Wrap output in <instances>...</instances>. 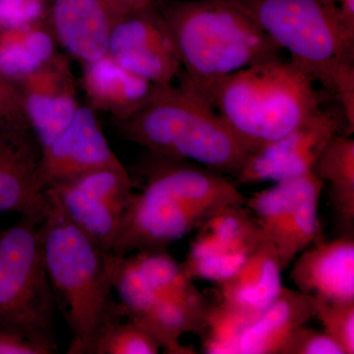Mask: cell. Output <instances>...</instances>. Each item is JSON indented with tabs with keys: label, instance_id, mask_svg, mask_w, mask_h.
<instances>
[{
	"label": "cell",
	"instance_id": "6da1fadb",
	"mask_svg": "<svg viewBox=\"0 0 354 354\" xmlns=\"http://www.w3.org/2000/svg\"><path fill=\"white\" fill-rule=\"evenodd\" d=\"M41 223L44 264L57 308L72 334L69 354H95L101 330L122 305L113 300L118 255L104 250L64 215L44 191Z\"/></svg>",
	"mask_w": 354,
	"mask_h": 354
},
{
	"label": "cell",
	"instance_id": "7a4b0ae2",
	"mask_svg": "<svg viewBox=\"0 0 354 354\" xmlns=\"http://www.w3.org/2000/svg\"><path fill=\"white\" fill-rule=\"evenodd\" d=\"M315 82L304 67L279 57L234 72L199 94L252 153L322 109Z\"/></svg>",
	"mask_w": 354,
	"mask_h": 354
},
{
	"label": "cell",
	"instance_id": "3957f363",
	"mask_svg": "<svg viewBox=\"0 0 354 354\" xmlns=\"http://www.w3.org/2000/svg\"><path fill=\"white\" fill-rule=\"evenodd\" d=\"M160 9L181 67L198 93L223 77L281 57V48L230 0H174Z\"/></svg>",
	"mask_w": 354,
	"mask_h": 354
},
{
	"label": "cell",
	"instance_id": "277c9868",
	"mask_svg": "<svg viewBox=\"0 0 354 354\" xmlns=\"http://www.w3.org/2000/svg\"><path fill=\"white\" fill-rule=\"evenodd\" d=\"M118 125L125 138L151 153L223 176L236 177L251 155L212 104L183 81L158 87L146 106Z\"/></svg>",
	"mask_w": 354,
	"mask_h": 354
},
{
	"label": "cell",
	"instance_id": "5b68a950",
	"mask_svg": "<svg viewBox=\"0 0 354 354\" xmlns=\"http://www.w3.org/2000/svg\"><path fill=\"white\" fill-rule=\"evenodd\" d=\"M335 95L354 83V30L333 0H230Z\"/></svg>",
	"mask_w": 354,
	"mask_h": 354
},
{
	"label": "cell",
	"instance_id": "8992f818",
	"mask_svg": "<svg viewBox=\"0 0 354 354\" xmlns=\"http://www.w3.org/2000/svg\"><path fill=\"white\" fill-rule=\"evenodd\" d=\"M38 208L0 230V330L24 335L55 353L57 305L44 264Z\"/></svg>",
	"mask_w": 354,
	"mask_h": 354
},
{
	"label": "cell",
	"instance_id": "52a82bcc",
	"mask_svg": "<svg viewBox=\"0 0 354 354\" xmlns=\"http://www.w3.org/2000/svg\"><path fill=\"white\" fill-rule=\"evenodd\" d=\"M212 213L147 177L143 190L133 194L121 216L113 253L127 256L139 251L167 250L171 243L197 230Z\"/></svg>",
	"mask_w": 354,
	"mask_h": 354
},
{
	"label": "cell",
	"instance_id": "ba28073f",
	"mask_svg": "<svg viewBox=\"0 0 354 354\" xmlns=\"http://www.w3.org/2000/svg\"><path fill=\"white\" fill-rule=\"evenodd\" d=\"M183 263L191 279L221 283L239 271L265 234L245 205H227L209 214L197 227Z\"/></svg>",
	"mask_w": 354,
	"mask_h": 354
},
{
	"label": "cell",
	"instance_id": "9c48e42d",
	"mask_svg": "<svg viewBox=\"0 0 354 354\" xmlns=\"http://www.w3.org/2000/svg\"><path fill=\"white\" fill-rule=\"evenodd\" d=\"M108 55L158 87L171 85L181 64L160 9L151 6L114 21Z\"/></svg>",
	"mask_w": 354,
	"mask_h": 354
},
{
	"label": "cell",
	"instance_id": "30bf717a",
	"mask_svg": "<svg viewBox=\"0 0 354 354\" xmlns=\"http://www.w3.org/2000/svg\"><path fill=\"white\" fill-rule=\"evenodd\" d=\"M342 123L337 113L321 109L286 136L251 153L235 177L237 183H279L310 174Z\"/></svg>",
	"mask_w": 354,
	"mask_h": 354
},
{
	"label": "cell",
	"instance_id": "8fae6325",
	"mask_svg": "<svg viewBox=\"0 0 354 354\" xmlns=\"http://www.w3.org/2000/svg\"><path fill=\"white\" fill-rule=\"evenodd\" d=\"M18 88L26 118L41 149L64 131L81 108L68 55L58 53Z\"/></svg>",
	"mask_w": 354,
	"mask_h": 354
},
{
	"label": "cell",
	"instance_id": "7c38bea8",
	"mask_svg": "<svg viewBox=\"0 0 354 354\" xmlns=\"http://www.w3.org/2000/svg\"><path fill=\"white\" fill-rule=\"evenodd\" d=\"M94 109L82 106L64 132L41 149L39 180L43 189L101 167H121Z\"/></svg>",
	"mask_w": 354,
	"mask_h": 354
},
{
	"label": "cell",
	"instance_id": "4fadbf2b",
	"mask_svg": "<svg viewBox=\"0 0 354 354\" xmlns=\"http://www.w3.org/2000/svg\"><path fill=\"white\" fill-rule=\"evenodd\" d=\"M293 262L290 279L300 292L328 301H354L353 235L318 239Z\"/></svg>",
	"mask_w": 354,
	"mask_h": 354
},
{
	"label": "cell",
	"instance_id": "5bb4252c",
	"mask_svg": "<svg viewBox=\"0 0 354 354\" xmlns=\"http://www.w3.org/2000/svg\"><path fill=\"white\" fill-rule=\"evenodd\" d=\"M114 21L104 0H50L48 22L58 46L81 65L108 53Z\"/></svg>",
	"mask_w": 354,
	"mask_h": 354
},
{
	"label": "cell",
	"instance_id": "9a60e30c",
	"mask_svg": "<svg viewBox=\"0 0 354 354\" xmlns=\"http://www.w3.org/2000/svg\"><path fill=\"white\" fill-rule=\"evenodd\" d=\"M80 83L88 106L111 114L118 122L141 111L158 88L130 73L108 53L82 64Z\"/></svg>",
	"mask_w": 354,
	"mask_h": 354
},
{
	"label": "cell",
	"instance_id": "2e32d148",
	"mask_svg": "<svg viewBox=\"0 0 354 354\" xmlns=\"http://www.w3.org/2000/svg\"><path fill=\"white\" fill-rule=\"evenodd\" d=\"M281 268L271 237L264 239L239 271L220 285L221 300L258 318L281 292Z\"/></svg>",
	"mask_w": 354,
	"mask_h": 354
},
{
	"label": "cell",
	"instance_id": "e0dca14e",
	"mask_svg": "<svg viewBox=\"0 0 354 354\" xmlns=\"http://www.w3.org/2000/svg\"><path fill=\"white\" fill-rule=\"evenodd\" d=\"M314 317L313 297L283 286L242 335L239 354H279L290 335Z\"/></svg>",
	"mask_w": 354,
	"mask_h": 354
},
{
	"label": "cell",
	"instance_id": "ac0fdd59",
	"mask_svg": "<svg viewBox=\"0 0 354 354\" xmlns=\"http://www.w3.org/2000/svg\"><path fill=\"white\" fill-rule=\"evenodd\" d=\"M39 158V145L0 143V213L24 214L43 204Z\"/></svg>",
	"mask_w": 354,
	"mask_h": 354
},
{
	"label": "cell",
	"instance_id": "d6986e66",
	"mask_svg": "<svg viewBox=\"0 0 354 354\" xmlns=\"http://www.w3.org/2000/svg\"><path fill=\"white\" fill-rule=\"evenodd\" d=\"M44 191L83 234L104 250L113 252L122 216L120 212L70 180L51 184Z\"/></svg>",
	"mask_w": 354,
	"mask_h": 354
},
{
	"label": "cell",
	"instance_id": "ffe728a7",
	"mask_svg": "<svg viewBox=\"0 0 354 354\" xmlns=\"http://www.w3.org/2000/svg\"><path fill=\"white\" fill-rule=\"evenodd\" d=\"M329 185V197L342 235L354 232V140L337 135L324 149L312 169Z\"/></svg>",
	"mask_w": 354,
	"mask_h": 354
},
{
	"label": "cell",
	"instance_id": "44dd1931",
	"mask_svg": "<svg viewBox=\"0 0 354 354\" xmlns=\"http://www.w3.org/2000/svg\"><path fill=\"white\" fill-rule=\"evenodd\" d=\"M149 285L160 297L188 304L204 301L193 285L183 264H178L167 250L139 251L132 256Z\"/></svg>",
	"mask_w": 354,
	"mask_h": 354
},
{
	"label": "cell",
	"instance_id": "7402d4cb",
	"mask_svg": "<svg viewBox=\"0 0 354 354\" xmlns=\"http://www.w3.org/2000/svg\"><path fill=\"white\" fill-rule=\"evenodd\" d=\"M255 317L221 301L205 308L201 330L203 351L208 354H239V344Z\"/></svg>",
	"mask_w": 354,
	"mask_h": 354
},
{
	"label": "cell",
	"instance_id": "603a6c76",
	"mask_svg": "<svg viewBox=\"0 0 354 354\" xmlns=\"http://www.w3.org/2000/svg\"><path fill=\"white\" fill-rule=\"evenodd\" d=\"M324 186L325 184L310 191L298 204L283 234L274 243L283 270L286 269L302 251L320 239L318 211Z\"/></svg>",
	"mask_w": 354,
	"mask_h": 354
},
{
	"label": "cell",
	"instance_id": "cb8c5ba5",
	"mask_svg": "<svg viewBox=\"0 0 354 354\" xmlns=\"http://www.w3.org/2000/svg\"><path fill=\"white\" fill-rule=\"evenodd\" d=\"M162 346L142 324L122 311L111 317L101 330L95 354H157Z\"/></svg>",
	"mask_w": 354,
	"mask_h": 354
},
{
	"label": "cell",
	"instance_id": "d4e9b609",
	"mask_svg": "<svg viewBox=\"0 0 354 354\" xmlns=\"http://www.w3.org/2000/svg\"><path fill=\"white\" fill-rule=\"evenodd\" d=\"M0 143L39 145L23 106L20 88L0 76Z\"/></svg>",
	"mask_w": 354,
	"mask_h": 354
},
{
	"label": "cell",
	"instance_id": "484cf974",
	"mask_svg": "<svg viewBox=\"0 0 354 354\" xmlns=\"http://www.w3.org/2000/svg\"><path fill=\"white\" fill-rule=\"evenodd\" d=\"M43 64L30 53L19 30L0 32V76L19 87Z\"/></svg>",
	"mask_w": 354,
	"mask_h": 354
},
{
	"label": "cell",
	"instance_id": "4316f807",
	"mask_svg": "<svg viewBox=\"0 0 354 354\" xmlns=\"http://www.w3.org/2000/svg\"><path fill=\"white\" fill-rule=\"evenodd\" d=\"M315 317L324 332L335 339L346 354L354 353V301L333 302L313 298Z\"/></svg>",
	"mask_w": 354,
	"mask_h": 354
},
{
	"label": "cell",
	"instance_id": "83f0119b",
	"mask_svg": "<svg viewBox=\"0 0 354 354\" xmlns=\"http://www.w3.org/2000/svg\"><path fill=\"white\" fill-rule=\"evenodd\" d=\"M50 0H0V32L48 19Z\"/></svg>",
	"mask_w": 354,
	"mask_h": 354
},
{
	"label": "cell",
	"instance_id": "f1b7e54d",
	"mask_svg": "<svg viewBox=\"0 0 354 354\" xmlns=\"http://www.w3.org/2000/svg\"><path fill=\"white\" fill-rule=\"evenodd\" d=\"M279 354H346L335 339L325 332L299 328L290 335Z\"/></svg>",
	"mask_w": 354,
	"mask_h": 354
},
{
	"label": "cell",
	"instance_id": "f546056e",
	"mask_svg": "<svg viewBox=\"0 0 354 354\" xmlns=\"http://www.w3.org/2000/svg\"><path fill=\"white\" fill-rule=\"evenodd\" d=\"M53 351L24 335L0 330V354H51Z\"/></svg>",
	"mask_w": 354,
	"mask_h": 354
},
{
	"label": "cell",
	"instance_id": "4dcf8cb0",
	"mask_svg": "<svg viewBox=\"0 0 354 354\" xmlns=\"http://www.w3.org/2000/svg\"><path fill=\"white\" fill-rule=\"evenodd\" d=\"M116 19L153 6V0H104Z\"/></svg>",
	"mask_w": 354,
	"mask_h": 354
},
{
	"label": "cell",
	"instance_id": "1f68e13d",
	"mask_svg": "<svg viewBox=\"0 0 354 354\" xmlns=\"http://www.w3.org/2000/svg\"><path fill=\"white\" fill-rule=\"evenodd\" d=\"M342 21L354 30V0H335Z\"/></svg>",
	"mask_w": 354,
	"mask_h": 354
},
{
	"label": "cell",
	"instance_id": "d6a6232c",
	"mask_svg": "<svg viewBox=\"0 0 354 354\" xmlns=\"http://www.w3.org/2000/svg\"><path fill=\"white\" fill-rule=\"evenodd\" d=\"M333 1H335V0H333Z\"/></svg>",
	"mask_w": 354,
	"mask_h": 354
}]
</instances>
